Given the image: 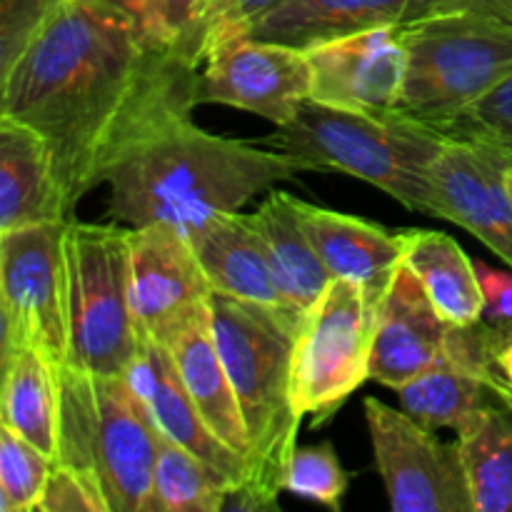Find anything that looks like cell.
I'll list each match as a JSON object with an SVG mask.
<instances>
[{"mask_svg": "<svg viewBox=\"0 0 512 512\" xmlns=\"http://www.w3.org/2000/svg\"><path fill=\"white\" fill-rule=\"evenodd\" d=\"M438 13L440 0H285L240 33L310 50L345 35L410 25Z\"/></svg>", "mask_w": 512, "mask_h": 512, "instance_id": "obj_17", "label": "cell"}, {"mask_svg": "<svg viewBox=\"0 0 512 512\" xmlns=\"http://www.w3.org/2000/svg\"><path fill=\"white\" fill-rule=\"evenodd\" d=\"M445 138L485 140L512 155V75L443 130Z\"/></svg>", "mask_w": 512, "mask_h": 512, "instance_id": "obj_31", "label": "cell"}, {"mask_svg": "<svg viewBox=\"0 0 512 512\" xmlns=\"http://www.w3.org/2000/svg\"><path fill=\"white\" fill-rule=\"evenodd\" d=\"M348 473L340 465L335 448L330 443L303 445L295 448L285 475V493L295 498L313 500L330 510L343 508V498L348 493Z\"/></svg>", "mask_w": 512, "mask_h": 512, "instance_id": "obj_30", "label": "cell"}, {"mask_svg": "<svg viewBox=\"0 0 512 512\" xmlns=\"http://www.w3.org/2000/svg\"><path fill=\"white\" fill-rule=\"evenodd\" d=\"M55 460L13 430L0 428V512H35Z\"/></svg>", "mask_w": 512, "mask_h": 512, "instance_id": "obj_28", "label": "cell"}, {"mask_svg": "<svg viewBox=\"0 0 512 512\" xmlns=\"http://www.w3.org/2000/svg\"><path fill=\"white\" fill-rule=\"evenodd\" d=\"M498 355L480 323L453 328L438 363L395 390L400 408L428 428H453L458 433L498 400L488 380Z\"/></svg>", "mask_w": 512, "mask_h": 512, "instance_id": "obj_15", "label": "cell"}, {"mask_svg": "<svg viewBox=\"0 0 512 512\" xmlns=\"http://www.w3.org/2000/svg\"><path fill=\"white\" fill-rule=\"evenodd\" d=\"M63 228L40 223L0 233L3 350H35L53 373L68 365L70 353Z\"/></svg>", "mask_w": 512, "mask_h": 512, "instance_id": "obj_9", "label": "cell"}, {"mask_svg": "<svg viewBox=\"0 0 512 512\" xmlns=\"http://www.w3.org/2000/svg\"><path fill=\"white\" fill-rule=\"evenodd\" d=\"M308 53L245 33L215 40L200 68V103H220L260 115L278 128L293 120L310 98Z\"/></svg>", "mask_w": 512, "mask_h": 512, "instance_id": "obj_12", "label": "cell"}, {"mask_svg": "<svg viewBox=\"0 0 512 512\" xmlns=\"http://www.w3.org/2000/svg\"><path fill=\"white\" fill-rule=\"evenodd\" d=\"M405 80L395 115L448 125L512 75V28L473 13H438L403 25Z\"/></svg>", "mask_w": 512, "mask_h": 512, "instance_id": "obj_6", "label": "cell"}, {"mask_svg": "<svg viewBox=\"0 0 512 512\" xmlns=\"http://www.w3.org/2000/svg\"><path fill=\"white\" fill-rule=\"evenodd\" d=\"M253 220L268 248L280 303L303 323L333 278L305 230L300 200L283 190H270L268 198L253 213Z\"/></svg>", "mask_w": 512, "mask_h": 512, "instance_id": "obj_22", "label": "cell"}, {"mask_svg": "<svg viewBox=\"0 0 512 512\" xmlns=\"http://www.w3.org/2000/svg\"><path fill=\"white\" fill-rule=\"evenodd\" d=\"M178 373L193 398L195 408L203 415L210 433L220 440L228 450L248 463L250 460V438L245 430L243 413H240L238 398H235L233 383L228 378L223 358H220L218 343L213 335L210 313L195 320L173 345H170Z\"/></svg>", "mask_w": 512, "mask_h": 512, "instance_id": "obj_23", "label": "cell"}, {"mask_svg": "<svg viewBox=\"0 0 512 512\" xmlns=\"http://www.w3.org/2000/svg\"><path fill=\"white\" fill-rule=\"evenodd\" d=\"M0 420L58 463V383L35 350H3Z\"/></svg>", "mask_w": 512, "mask_h": 512, "instance_id": "obj_25", "label": "cell"}, {"mask_svg": "<svg viewBox=\"0 0 512 512\" xmlns=\"http://www.w3.org/2000/svg\"><path fill=\"white\" fill-rule=\"evenodd\" d=\"M378 303L355 280L333 278L303 318L293 350L295 405L323 425L370 380Z\"/></svg>", "mask_w": 512, "mask_h": 512, "instance_id": "obj_8", "label": "cell"}, {"mask_svg": "<svg viewBox=\"0 0 512 512\" xmlns=\"http://www.w3.org/2000/svg\"><path fill=\"white\" fill-rule=\"evenodd\" d=\"M280 3H285V0H220L213 20H210L208 35H205L203 60H205V53H208L210 45H213L215 40L225 38V35L240 33L245 25L258 20L260 15H265L268 10L278 8Z\"/></svg>", "mask_w": 512, "mask_h": 512, "instance_id": "obj_34", "label": "cell"}, {"mask_svg": "<svg viewBox=\"0 0 512 512\" xmlns=\"http://www.w3.org/2000/svg\"><path fill=\"white\" fill-rule=\"evenodd\" d=\"M88 3H100V5H110V8L115 10H123V13H128L145 33V18H148L150 0H88Z\"/></svg>", "mask_w": 512, "mask_h": 512, "instance_id": "obj_37", "label": "cell"}, {"mask_svg": "<svg viewBox=\"0 0 512 512\" xmlns=\"http://www.w3.org/2000/svg\"><path fill=\"white\" fill-rule=\"evenodd\" d=\"M450 330L418 275L403 263L378 305L370 380L400 390L420 378L440 360Z\"/></svg>", "mask_w": 512, "mask_h": 512, "instance_id": "obj_16", "label": "cell"}, {"mask_svg": "<svg viewBox=\"0 0 512 512\" xmlns=\"http://www.w3.org/2000/svg\"><path fill=\"white\" fill-rule=\"evenodd\" d=\"M510 188H512V168H510Z\"/></svg>", "mask_w": 512, "mask_h": 512, "instance_id": "obj_38", "label": "cell"}, {"mask_svg": "<svg viewBox=\"0 0 512 512\" xmlns=\"http://www.w3.org/2000/svg\"><path fill=\"white\" fill-rule=\"evenodd\" d=\"M365 420L390 508L475 512L458 443H443L433 428L378 398H365Z\"/></svg>", "mask_w": 512, "mask_h": 512, "instance_id": "obj_10", "label": "cell"}, {"mask_svg": "<svg viewBox=\"0 0 512 512\" xmlns=\"http://www.w3.org/2000/svg\"><path fill=\"white\" fill-rule=\"evenodd\" d=\"M512 155L485 140L445 138L435 160L440 218L488 245L512 270Z\"/></svg>", "mask_w": 512, "mask_h": 512, "instance_id": "obj_13", "label": "cell"}, {"mask_svg": "<svg viewBox=\"0 0 512 512\" xmlns=\"http://www.w3.org/2000/svg\"><path fill=\"white\" fill-rule=\"evenodd\" d=\"M310 98L335 108L395 115L405 80L403 25L363 30L305 50Z\"/></svg>", "mask_w": 512, "mask_h": 512, "instance_id": "obj_14", "label": "cell"}, {"mask_svg": "<svg viewBox=\"0 0 512 512\" xmlns=\"http://www.w3.org/2000/svg\"><path fill=\"white\" fill-rule=\"evenodd\" d=\"M235 483L220 470L160 435L153 470V512H220Z\"/></svg>", "mask_w": 512, "mask_h": 512, "instance_id": "obj_27", "label": "cell"}, {"mask_svg": "<svg viewBox=\"0 0 512 512\" xmlns=\"http://www.w3.org/2000/svg\"><path fill=\"white\" fill-rule=\"evenodd\" d=\"M440 13H473L512 28V0H440Z\"/></svg>", "mask_w": 512, "mask_h": 512, "instance_id": "obj_35", "label": "cell"}, {"mask_svg": "<svg viewBox=\"0 0 512 512\" xmlns=\"http://www.w3.org/2000/svg\"><path fill=\"white\" fill-rule=\"evenodd\" d=\"M488 380L495 398H498L500 403L508 405V408H512V343L495 358L493 368H490L488 373Z\"/></svg>", "mask_w": 512, "mask_h": 512, "instance_id": "obj_36", "label": "cell"}, {"mask_svg": "<svg viewBox=\"0 0 512 512\" xmlns=\"http://www.w3.org/2000/svg\"><path fill=\"white\" fill-rule=\"evenodd\" d=\"M130 228L78 223L63 228L68 295V365L88 373L130 375L140 330L130 305Z\"/></svg>", "mask_w": 512, "mask_h": 512, "instance_id": "obj_7", "label": "cell"}, {"mask_svg": "<svg viewBox=\"0 0 512 512\" xmlns=\"http://www.w3.org/2000/svg\"><path fill=\"white\" fill-rule=\"evenodd\" d=\"M128 378L148 400V408L153 413L160 435L183 445L185 450L220 470L225 478L233 480L235 493H238L248 478V463L210 433L203 415L198 413L188 388H185L183 378H180L178 365H175L168 345L153 343V340L140 335V358Z\"/></svg>", "mask_w": 512, "mask_h": 512, "instance_id": "obj_18", "label": "cell"}, {"mask_svg": "<svg viewBox=\"0 0 512 512\" xmlns=\"http://www.w3.org/2000/svg\"><path fill=\"white\" fill-rule=\"evenodd\" d=\"M300 218L330 278L355 280L380 305L403 265L400 230L300 200Z\"/></svg>", "mask_w": 512, "mask_h": 512, "instance_id": "obj_19", "label": "cell"}, {"mask_svg": "<svg viewBox=\"0 0 512 512\" xmlns=\"http://www.w3.org/2000/svg\"><path fill=\"white\" fill-rule=\"evenodd\" d=\"M40 512H108V503L93 483L75 468L55 463L45 485Z\"/></svg>", "mask_w": 512, "mask_h": 512, "instance_id": "obj_33", "label": "cell"}, {"mask_svg": "<svg viewBox=\"0 0 512 512\" xmlns=\"http://www.w3.org/2000/svg\"><path fill=\"white\" fill-rule=\"evenodd\" d=\"M130 305L143 338L173 345L210 313L213 285L188 235L170 225L130 228Z\"/></svg>", "mask_w": 512, "mask_h": 512, "instance_id": "obj_11", "label": "cell"}, {"mask_svg": "<svg viewBox=\"0 0 512 512\" xmlns=\"http://www.w3.org/2000/svg\"><path fill=\"white\" fill-rule=\"evenodd\" d=\"M298 173L310 170L280 150L223 138L183 118L120 155L105 175L108 210L130 228L170 225L188 235L210 215L240 210Z\"/></svg>", "mask_w": 512, "mask_h": 512, "instance_id": "obj_2", "label": "cell"}, {"mask_svg": "<svg viewBox=\"0 0 512 512\" xmlns=\"http://www.w3.org/2000/svg\"><path fill=\"white\" fill-rule=\"evenodd\" d=\"M210 323L250 438L248 478L228 508L278 510L305 418L293 393L300 320L283 308L213 293Z\"/></svg>", "mask_w": 512, "mask_h": 512, "instance_id": "obj_3", "label": "cell"}, {"mask_svg": "<svg viewBox=\"0 0 512 512\" xmlns=\"http://www.w3.org/2000/svg\"><path fill=\"white\" fill-rule=\"evenodd\" d=\"M218 5L220 0H150L145 35L200 68L205 35Z\"/></svg>", "mask_w": 512, "mask_h": 512, "instance_id": "obj_29", "label": "cell"}, {"mask_svg": "<svg viewBox=\"0 0 512 512\" xmlns=\"http://www.w3.org/2000/svg\"><path fill=\"white\" fill-rule=\"evenodd\" d=\"M403 263L418 275L435 310L453 328H468L483 318V285L465 250L440 230H400Z\"/></svg>", "mask_w": 512, "mask_h": 512, "instance_id": "obj_24", "label": "cell"}, {"mask_svg": "<svg viewBox=\"0 0 512 512\" xmlns=\"http://www.w3.org/2000/svg\"><path fill=\"white\" fill-rule=\"evenodd\" d=\"M0 73V115L45 140L70 215L125 150L200 105L198 65L88 0H55Z\"/></svg>", "mask_w": 512, "mask_h": 512, "instance_id": "obj_1", "label": "cell"}, {"mask_svg": "<svg viewBox=\"0 0 512 512\" xmlns=\"http://www.w3.org/2000/svg\"><path fill=\"white\" fill-rule=\"evenodd\" d=\"M480 285H483V318L478 320L498 353L512 343V273L493 268L488 263H475Z\"/></svg>", "mask_w": 512, "mask_h": 512, "instance_id": "obj_32", "label": "cell"}, {"mask_svg": "<svg viewBox=\"0 0 512 512\" xmlns=\"http://www.w3.org/2000/svg\"><path fill=\"white\" fill-rule=\"evenodd\" d=\"M475 512H512V408L495 400L458 430Z\"/></svg>", "mask_w": 512, "mask_h": 512, "instance_id": "obj_26", "label": "cell"}, {"mask_svg": "<svg viewBox=\"0 0 512 512\" xmlns=\"http://www.w3.org/2000/svg\"><path fill=\"white\" fill-rule=\"evenodd\" d=\"M305 168L338 170L375 185L408 210L440 218L435 160L445 135L400 115L335 108L305 98L298 113L263 140Z\"/></svg>", "mask_w": 512, "mask_h": 512, "instance_id": "obj_4", "label": "cell"}, {"mask_svg": "<svg viewBox=\"0 0 512 512\" xmlns=\"http://www.w3.org/2000/svg\"><path fill=\"white\" fill-rule=\"evenodd\" d=\"M68 220L45 140L30 125L0 115V233Z\"/></svg>", "mask_w": 512, "mask_h": 512, "instance_id": "obj_20", "label": "cell"}, {"mask_svg": "<svg viewBox=\"0 0 512 512\" xmlns=\"http://www.w3.org/2000/svg\"><path fill=\"white\" fill-rule=\"evenodd\" d=\"M188 240L215 293L283 308L270 270L268 248L253 215H243L240 210L215 213L195 225Z\"/></svg>", "mask_w": 512, "mask_h": 512, "instance_id": "obj_21", "label": "cell"}, {"mask_svg": "<svg viewBox=\"0 0 512 512\" xmlns=\"http://www.w3.org/2000/svg\"><path fill=\"white\" fill-rule=\"evenodd\" d=\"M58 383V463L83 473L108 512H153L160 430L128 375L65 365Z\"/></svg>", "mask_w": 512, "mask_h": 512, "instance_id": "obj_5", "label": "cell"}]
</instances>
